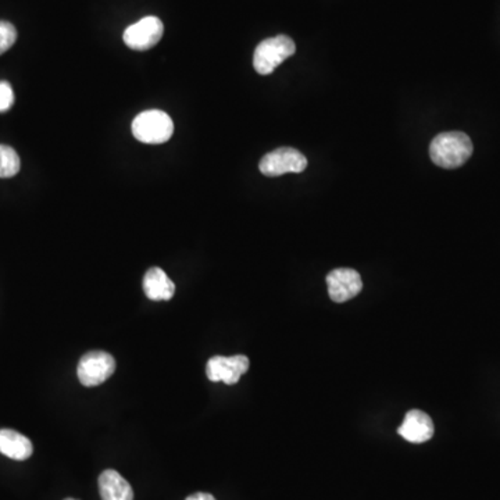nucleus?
I'll list each match as a JSON object with an SVG mask.
<instances>
[{"label": "nucleus", "mask_w": 500, "mask_h": 500, "mask_svg": "<svg viewBox=\"0 0 500 500\" xmlns=\"http://www.w3.org/2000/svg\"><path fill=\"white\" fill-rule=\"evenodd\" d=\"M472 142L467 134L461 131L442 133L433 139L429 145V158L442 168H457L471 158Z\"/></svg>", "instance_id": "f257e3e1"}, {"label": "nucleus", "mask_w": 500, "mask_h": 500, "mask_svg": "<svg viewBox=\"0 0 500 500\" xmlns=\"http://www.w3.org/2000/svg\"><path fill=\"white\" fill-rule=\"evenodd\" d=\"M174 124L170 116L161 110H146L133 121V134L139 142L160 145L173 136Z\"/></svg>", "instance_id": "f03ea898"}, {"label": "nucleus", "mask_w": 500, "mask_h": 500, "mask_svg": "<svg viewBox=\"0 0 500 500\" xmlns=\"http://www.w3.org/2000/svg\"><path fill=\"white\" fill-rule=\"evenodd\" d=\"M295 50H297V47H295L294 40L287 35H278V37L264 39L254 50V70L260 75L272 74L278 65L294 55Z\"/></svg>", "instance_id": "7ed1b4c3"}, {"label": "nucleus", "mask_w": 500, "mask_h": 500, "mask_svg": "<svg viewBox=\"0 0 500 500\" xmlns=\"http://www.w3.org/2000/svg\"><path fill=\"white\" fill-rule=\"evenodd\" d=\"M116 360L110 353L93 350L85 353L78 365V380L83 386H98L115 374Z\"/></svg>", "instance_id": "20e7f679"}, {"label": "nucleus", "mask_w": 500, "mask_h": 500, "mask_svg": "<svg viewBox=\"0 0 500 500\" xmlns=\"http://www.w3.org/2000/svg\"><path fill=\"white\" fill-rule=\"evenodd\" d=\"M307 159L294 148H280L267 153L260 160V173L266 177H280L288 173H302Z\"/></svg>", "instance_id": "39448f33"}, {"label": "nucleus", "mask_w": 500, "mask_h": 500, "mask_svg": "<svg viewBox=\"0 0 500 500\" xmlns=\"http://www.w3.org/2000/svg\"><path fill=\"white\" fill-rule=\"evenodd\" d=\"M249 358L244 355H235L231 358L214 356L207 361V378L211 383H224L234 385L241 380L242 375L249 370Z\"/></svg>", "instance_id": "423d86ee"}, {"label": "nucleus", "mask_w": 500, "mask_h": 500, "mask_svg": "<svg viewBox=\"0 0 500 500\" xmlns=\"http://www.w3.org/2000/svg\"><path fill=\"white\" fill-rule=\"evenodd\" d=\"M164 25L158 17L149 16L139 20L124 32V44L130 49L148 50L156 47L163 37Z\"/></svg>", "instance_id": "0eeeda50"}, {"label": "nucleus", "mask_w": 500, "mask_h": 500, "mask_svg": "<svg viewBox=\"0 0 500 500\" xmlns=\"http://www.w3.org/2000/svg\"><path fill=\"white\" fill-rule=\"evenodd\" d=\"M328 295L337 303H345L360 294L363 281L356 270L335 269L327 275Z\"/></svg>", "instance_id": "6e6552de"}, {"label": "nucleus", "mask_w": 500, "mask_h": 500, "mask_svg": "<svg viewBox=\"0 0 500 500\" xmlns=\"http://www.w3.org/2000/svg\"><path fill=\"white\" fill-rule=\"evenodd\" d=\"M398 433L411 444H424L433 438L435 427L428 414L421 410H410L399 427Z\"/></svg>", "instance_id": "1a4fd4ad"}, {"label": "nucleus", "mask_w": 500, "mask_h": 500, "mask_svg": "<svg viewBox=\"0 0 500 500\" xmlns=\"http://www.w3.org/2000/svg\"><path fill=\"white\" fill-rule=\"evenodd\" d=\"M32 442L13 429H0V453L13 461H27L32 456Z\"/></svg>", "instance_id": "9d476101"}, {"label": "nucleus", "mask_w": 500, "mask_h": 500, "mask_svg": "<svg viewBox=\"0 0 500 500\" xmlns=\"http://www.w3.org/2000/svg\"><path fill=\"white\" fill-rule=\"evenodd\" d=\"M102 500H134L133 487L116 470H105L99 477Z\"/></svg>", "instance_id": "9b49d317"}, {"label": "nucleus", "mask_w": 500, "mask_h": 500, "mask_svg": "<svg viewBox=\"0 0 500 500\" xmlns=\"http://www.w3.org/2000/svg\"><path fill=\"white\" fill-rule=\"evenodd\" d=\"M143 290L151 300H170L176 294V285L160 267H151L143 278Z\"/></svg>", "instance_id": "f8f14e48"}, {"label": "nucleus", "mask_w": 500, "mask_h": 500, "mask_svg": "<svg viewBox=\"0 0 500 500\" xmlns=\"http://www.w3.org/2000/svg\"><path fill=\"white\" fill-rule=\"evenodd\" d=\"M22 160L14 149L0 145V178H12L19 174Z\"/></svg>", "instance_id": "ddd939ff"}, {"label": "nucleus", "mask_w": 500, "mask_h": 500, "mask_svg": "<svg viewBox=\"0 0 500 500\" xmlns=\"http://www.w3.org/2000/svg\"><path fill=\"white\" fill-rule=\"evenodd\" d=\"M17 39L14 25L7 22H0V55L10 49Z\"/></svg>", "instance_id": "4468645a"}, {"label": "nucleus", "mask_w": 500, "mask_h": 500, "mask_svg": "<svg viewBox=\"0 0 500 500\" xmlns=\"http://www.w3.org/2000/svg\"><path fill=\"white\" fill-rule=\"evenodd\" d=\"M14 103V93L12 85L6 81L0 82V113L7 111Z\"/></svg>", "instance_id": "2eb2a0df"}, {"label": "nucleus", "mask_w": 500, "mask_h": 500, "mask_svg": "<svg viewBox=\"0 0 500 500\" xmlns=\"http://www.w3.org/2000/svg\"><path fill=\"white\" fill-rule=\"evenodd\" d=\"M185 500H216V497L211 494H204V492H196V494L186 497Z\"/></svg>", "instance_id": "dca6fc26"}, {"label": "nucleus", "mask_w": 500, "mask_h": 500, "mask_svg": "<svg viewBox=\"0 0 500 500\" xmlns=\"http://www.w3.org/2000/svg\"><path fill=\"white\" fill-rule=\"evenodd\" d=\"M65 500H77V499H72V497H68V499H65Z\"/></svg>", "instance_id": "f3484780"}]
</instances>
